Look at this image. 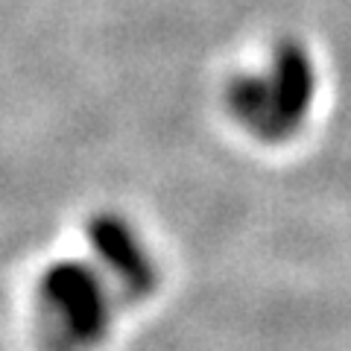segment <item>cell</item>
Wrapping results in <instances>:
<instances>
[{"mask_svg":"<svg viewBox=\"0 0 351 351\" xmlns=\"http://www.w3.org/2000/svg\"><path fill=\"white\" fill-rule=\"evenodd\" d=\"M88 243L132 299H147L158 287L156 263H152L147 246L138 240L135 228L123 217L97 214L88 223Z\"/></svg>","mask_w":351,"mask_h":351,"instance_id":"obj_2","label":"cell"},{"mask_svg":"<svg viewBox=\"0 0 351 351\" xmlns=\"http://www.w3.org/2000/svg\"><path fill=\"white\" fill-rule=\"evenodd\" d=\"M38 302L59 325V334L76 348L103 343L112 325V304L106 287L82 263H56L44 272Z\"/></svg>","mask_w":351,"mask_h":351,"instance_id":"obj_1","label":"cell"}]
</instances>
